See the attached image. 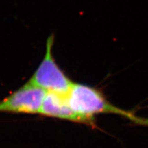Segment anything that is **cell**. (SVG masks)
<instances>
[{
	"mask_svg": "<svg viewBox=\"0 0 148 148\" xmlns=\"http://www.w3.org/2000/svg\"><path fill=\"white\" fill-rule=\"evenodd\" d=\"M54 39L53 34L47 38L45 56L28 82L47 92L66 95L73 82H71L53 58Z\"/></svg>",
	"mask_w": 148,
	"mask_h": 148,
	"instance_id": "2",
	"label": "cell"
},
{
	"mask_svg": "<svg viewBox=\"0 0 148 148\" xmlns=\"http://www.w3.org/2000/svg\"><path fill=\"white\" fill-rule=\"evenodd\" d=\"M47 91L27 82L0 101V112L39 114Z\"/></svg>",
	"mask_w": 148,
	"mask_h": 148,
	"instance_id": "3",
	"label": "cell"
},
{
	"mask_svg": "<svg viewBox=\"0 0 148 148\" xmlns=\"http://www.w3.org/2000/svg\"><path fill=\"white\" fill-rule=\"evenodd\" d=\"M39 114L84 124L83 119L71 108L67 95L47 92L42 102Z\"/></svg>",
	"mask_w": 148,
	"mask_h": 148,
	"instance_id": "4",
	"label": "cell"
},
{
	"mask_svg": "<svg viewBox=\"0 0 148 148\" xmlns=\"http://www.w3.org/2000/svg\"><path fill=\"white\" fill-rule=\"evenodd\" d=\"M67 98L71 108L84 122L95 126V116L99 114H114L127 119L132 113L114 106L108 100L103 92L88 85L73 83Z\"/></svg>",
	"mask_w": 148,
	"mask_h": 148,
	"instance_id": "1",
	"label": "cell"
},
{
	"mask_svg": "<svg viewBox=\"0 0 148 148\" xmlns=\"http://www.w3.org/2000/svg\"><path fill=\"white\" fill-rule=\"evenodd\" d=\"M127 119L134 125L148 127V118L136 116V114L132 113L128 118H127Z\"/></svg>",
	"mask_w": 148,
	"mask_h": 148,
	"instance_id": "5",
	"label": "cell"
}]
</instances>
